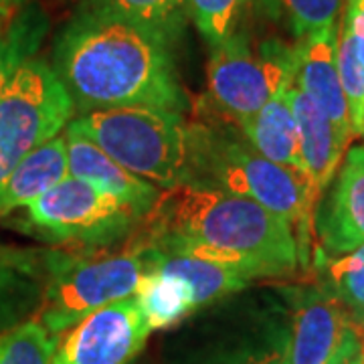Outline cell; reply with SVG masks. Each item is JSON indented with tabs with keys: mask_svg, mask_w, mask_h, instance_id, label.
Listing matches in <instances>:
<instances>
[{
	"mask_svg": "<svg viewBox=\"0 0 364 364\" xmlns=\"http://www.w3.org/2000/svg\"><path fill=\"white\" fill-rule=\"evenodd\" d=\"M346 0H261L263 11L286 23L296 39L336 25Z\"/></svg>",
	"mask_w": 364,
	"mask_h": 364,
	"instance_id": "obj_22",
	"label": "cell"
},
{
	"mask_svg": "<svg viewBox=\"0 0 364 364\" xmlns=\"http://www.w3.org/2000/svg\"><path fill=\"white\" fill-rule=\"evenodd\" d=\"M188 148L191 178L186 182L207 184L255 200L287 219L298 235L299 259H306L316 205L304 174L275 164L257 154L247 142H237L203 124L188 126Z\"/></svg>",
	"mask_w": 364,
	"mask_h": 364,
	"instance_id": "obj_3",
	"label": "cell"
},
{
	"mask_svg": "<svg viewBox=\"0 0 364 364\" xmlns=\"http://www.w3.org/2000/svg\"><path fill=\"white\" fill-rule=\"evenodd\" d=\"M90 6L117 14L172 43L186 23V0H90Z\"/></svg>",
	"mask_w": 364,
	"mask_h": 364,
	"instance_id": "obj_20",
	"label": "cell"
},
{
	"mask_svg": "<svg viewBox=\"0 0 364 364\" xmlns=\"http://www.w3.org/2000/svg\"><path fill=\"white\" fill-rule=\"evenodd\" d=\"M150 263V245L138 241L119 251H47V279L37 320L61 336L91 312L136 294Z\"/></svg>",
	"mask_w": 364,
	"mask_h": 364,
	"instance_id": "obj_5",
	"label": "cell"
},
{
	"mask_svg": "<svg viewBox=\"0 0 364 364\" xmlns=\"http://www.w3.org/2000/svg\"><path fill=\"white\" fill-rule=\"evenodd\" d=\"M340 23L350 33L356 53L364 63V0H346Z\"/></svg>",
	"mask_w": 364,
	"mask_h": 364,
	"instance_id": "obj_27",
	"label": "cell"
},
{
	"mask_svg": "<svg viewBox=\"0 0 364 364\" xmlns=\"http://www.w3.org/2000/svg\"><path fill=\"white\" fill-rule=\"evenodd\" d=\"M75 105L55 69L28 59L0 91V184L71 122Z\"/></svg>",
	"mask_w": 364,
	"mask_h": 364,
	"instance_id": "obj_7",
	"label": "cell"
},
{
	"mask_svg": "<svg viewBox=\"0 0 364 364\" xmlns=\"http://www.w3.org/2000/svg\"><path fill=\"white\" fill-rule=\"evenodd\" d=\"M326 275L332 294L344 304L352 318L364 326V245L330 261Z\"/></svg>",
	"mask_w": 364,
	"mask_h": 364,
	"instance_id": "obj_24",
	"label": "cell"
},
{
	"mask_svg": "<svg viewBox=\"0 0 364 364\" xmlns=\"http://www.w3.org/2000/svg\"><path fill=\"white\" fill-rule=\"evenodd\" d=\"M286 346L284 348H261V350H249L243 354H237L233 358L219 364H284Z\"/></svg>",
	"mask_w": 364,
	"mask_h": 364,
	"instance_id": "obj_28",
	"label": "cell"
},
{
	"mask_svg": "<svg viewBox=\"0 0 364 364\" xmlns=\"http://www.w3.org/2000/svg\"><path fill=\"white\" fill-rule=\"evenodd\" d=\"M287 90L275 93L255 116L239 122L237 126L243 132L245 142L257 154L304 174L298 124L287 102Z\"/></svg>",
	"mask_w": 364,
	"mask_h": 364,
	"instance_id": "obj_16",
	"label": "cell"
},
{
	"mask_svg": "<svg viewBox=\"0 0 364 364\" xmlns=\"http://www.w3.org/2000/svg\"><path fill=\"white\" fill-rule=\"evenodd\" d=\"M150 249H152L150 265L182 279L193 296L195 310L215 299L225 298L233 291H239L247 286L249 282H253L245 272L223 265V263L198 259L191 255H178V253H162L152 245Z\"/></svg>",
	"mask_w": 364,
	"mask_h": 364,
	"instance_id": "obj_18",
	"label": "cell"
},
{
	"mask_svg": "<svg viewBox=\"0 0 364 364\" xmlns=\"http://www.w3.org/2000/svg\"><path fill=\"white\" fill-rule=\"evenodd\" d=\"M144 217V241L162 253L223 263L251 279L287 275L298 267L294 225L255 200L221 188L181 182L160 191Z\"/></svg>",
	"mask_w": 364,
	"mask_h": 364,
	"instance_id": "obj_2",
	"label": "cell"
},
{
	"mask_svg": "<svg viewBox=\"0 0 364 364\" xmlns=\"http://www.w3.org/2000/svg\"><path fill=\"white\" fill-rule=\"evenodd\" d=\"M63 138H65L69 176L87 182L104 195L114 196L116 200L134 208L140 217H144L156 203L160 195L158 186L122 168L104 150H100L95 144L73 130L65 128Z\"/></svg>",
	"mask_w": 364,
	"mask_h": 364,
	"instance_id": "obj_14",
	"label": "cell"
},
{
	"mask_svg": "<svg viewBox=\"0 0 364 364\" xmlns=\"http://www.w3.org/2000/svg\"><path fill=\"white\" fill-rule=\"evenodd\" d=\"M318 229L326 251L336 257L364 245V146L346 152Z\"/></svg>",
	"mask_w": 364,
	"mask_h": 364,
	"instance_id": "obj_12",
	"label": "cell"
},
{
	"mask_svg": "<svg viewBox=\"0 0 364 364\" xmlns=\"http://www.w3.org/2000/svg\"><path fill=\"white\" fill-rule=\"evenodd\" d=\"M284 364H364V326L334 294L308 291L296 304Z\"/></svg>",
	"mask_w": 364,
	"mask_h": 364,
	"instance_id": "obj_9",
	"label": "cell"
},
{
	"mask_svg": "<svg viewBox=\"0 0 364 364\" xmlns=\"http://www.w3.org/2000/svg\"><path fill=\"white\" fill-rule=\"evenodd\" d=\"M47 33V16L39 9L31 6L14 14L13 21L0 28V91L13 79L41 47Z\"/></svg>",
	"mask_w": 364,
	"mask_h": 364,
	"instance_id": "obj_21",
	"label": "cell"
},
{
	"mask_svg": "<svg viewBox=\"0 0 364 364\" xmlns=\"http://www.w3.org/2000/svg\"><path fill=\"white\" fill-rule=\"evenodd\" d=\"M287 102L298 124L306 182L314 205H318L320 196L324 195L326 188L338 174L340 164L348 150V142L340 136L332 119L296 85L287 90Z\"/></svg>",
	"mask_w": 364,
	"mask_h": 364,
	"instance_id": "obj_13",
	"label": "cell"
},
{
	"mask_svg": "<svg viewBox=\"0 0 364 364\" xmlns=\"http://www.w3.org/2000/svg\"><path fill=\"white\" fill-rule=\"evenodd\" d=\"M47 279L45 249L14 247L0 243V334L37 314Z\"/></svg>",
	"mask_w": 364,
	"mask_h": 364,
	"instance_id": "obj_15",
	"label": "cell"
},
{
	"mask_svg": "<svg viewBox=\"0 0 364 364\" xmlns=\"http://www.w3.org/2000/svg\"><path fill=\"white\" fill-rule=\"evenodd\" d=\"M59 336L31 318L0 334V364H51Z\"/></svg>",
	"mask_w": 364,
	"mask_h": 364,
	"instance_id": "obj_23",
	"label": "cell"
},
{
	"mask_svg": "<svg viewBox=\"0 0 364 364\" xmlns=\"http://www.w3.org/2000/svg\"><path fill=\"white\" fill-rule=\"evenodd\" d=\"M23 4V0H0V6H13V9H18Z\"/></svg>",
	"mask_w": 364,
	"mask_h": 364,
	"instance_id": "obj_30",
	"label": "cell"
},
{
	"mask_svg": "<svg viewBox=\"0 0 364 364\" xmlns=\"http://www.w3.org/2000/svg\"><path fill=\"white\" fill-rule=\"evenodd\" d=\"M136 296L100 308L65 330L51 364H128L150 336Z\"/></svg>",
	"mask_w": 364,
	"mask_h": 364,
	"instance_id": "obj_10",
	"label": "cell"
},
{
	"mask_svg": "<svg viewBox=\"0 0 364 364\" xmlns=\"http://www.w3.org/2000/svg\"><path fill=\"white\" fill-rule=\"evenodd\" d=\"M28 223L53 241L102 243L124 235L140 215L128 205L67 176L26 207Z\"/></svg>",
	"mask_w": 364,
	"mask_h": 364,
	"instance_id": "obj_8",
	"label": "cell"
},
{
	"mask_svg": "<svg viewBox=\"0 0 364 364\" xmlns=\"http://www.w3.org/2000/svg\"><path fill=\"white\" fill-rule=\"evenodd\" d=\"M336 61H338V75L344 97L350 112V124L354 138L364 136V63L360 61L354 41L346 26L338 25V49H336Z\"/></svg>",
	"mask_w": 364,
	"mask_h": 364,
	"instance_id": "obj_26",
	"label": "cell"
},
{
	"mask_svg": "<svg viewBox=\"0 0 364 364\" xmlns=\"http://www.w3.org/2000/svg\"><path fill=\"white\" fill-rule=\"evenodd\" d=\"M53 69L83 114L144 105L182 116L186 107L168 41L93 6L59 35Z\"/></svg>",
	"mask_w": 364,
	"mask_h": 364,
	"instance_id": "obj_1",
	"label": "cell"
},
{
	"mask_svg": "<svg viewBox=\"0 0 364 364\" xmlns=\"http://www.w3.org/2000/svg\"><path fill=\"white\" fill-rule=\"evenodd\" d=\"M208 93L233 122L255 116L275 93L294 85L296 47L267 39L257 47L235 31L213 47L207 67Z\"/></svg>",
	"mask_w": 364,
	"mask_h": 364,
	"instance_id": "obj_6",
	"label": "cell"
},
{
	"mask_svg": "<svg viewBox=\"0 0 364 364\" xmlns=\"http://www.w3.org/2000/svg\"><path fill=\"white\" fill-rule=\"evenodd\" d=\"M16 11H18V9H13V6H0V28L6 26L13 21V16L16 14Z\"/></svg>",
	"mask_w": 364,
	"mask_h": 364,
	"instance_id": "obj_29",
	"label": "cell"
},
{
	"mask_svg": "<svg viewBox=\"0 0 364 364\" xmlns=\"http://www.w3.org/2000/svg\"><path fill=\"white\" fill-rule=\"evenodd\" d=\"M67 128L160 191L191 178L188 124L178 114L144 105L107 107L81 114Z\"/></svg>",
	"mask_w": 364,
	"mask_h": 364,
	"instance_id": "obj_4",
	"label": "cell"
},
{
	"mask_svg": "<svg viewBox=\"0 0 364 364\" xmlns=\"http://www.w3.org/2000/svg\"><path fill=\"white\" fill-rule=\"evenodd\" d=\"M336 49H338V25L328 26L299 39L296 45L294 85L304 91L332 119L340 136L350 144L354 132H352L348 104L340 83Z\"/></svg>",
	"mask_w": 364,
	"mask_h": 364,
	"instance_id": "obj_11",
	"label": "cell"
},
{
	"mask_svg": "<svg viewBox=\"0 0 364 364\" xmlns=\"http://www.w3.org/2000/svg\"><path fill=\"white\" fill-rule=\"evenodd\" d=\"M249 0H186V11L210 47L229 39L237 31Z\"/></svg>",
	"mask_w": 364,
	"mask_h": 364,
	"instance_id": "obj_25",
	"label": "cell"
},
{
	"mask_svg": "<svg viewBox=\"0 0 364 364\" xmlns=\"http://www.w3.org/2000/svg\"><path fill=\"white\" fill-rule=\"evenodd\" d=\"M134 296L138 299V306L150 330L168 328L181 322L191 312H195V301L186 284L176 275L152 267L150 263Z\"/></svg>",
	"mask_w": 364,
	"mask_h": 364,
	"instance_id": "obj_19",
	"label": "cell"
},
{
	"mask_svg": "<svg viewBox=\"0 0 364 364\" xmlns=\"http://www.w3.org/2000/svg\"><path fill=\"white\" fill-rule=\"evenodd\" d=\"M69 176L63 134L41 144L0 184V217L26 208L35 198Z\"/></svg>",
	"mask_w": 364,
	"mask_h": 364,
	"instance_id": "obj_17",
	"label": "cell"
}]
</instances>
